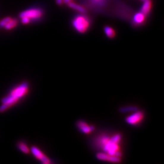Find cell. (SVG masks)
Here are the masks:
<instances>
[{
  "mask_svg": "<svg viewBox=\"0 0 164 164\" xmlns=\"http://www.w3.org/2000/svg\"><path fill=\"white\" fill-rule=\"evenodd\" d=\"M122 135L120 134H115L111 136L108 135H101L97 138L95 144L102 149L103 153L113 156L121 157L120 142Z\"/></svg>",
  "mask_w": 164,
  "mask_h": 164,
  "instance_id": "1",
  "label": "cell"
},
{
  "mask_svg": "<svg viewBox=\"0 0 164 164\" xmlns=\"http://www.w3.org/2000/svg\"><path fill=\"white\" fill-rule=\"evenodd\" d=\"M29 91V83L23 82L13 88L9 94L1 100L0 106V113L6 111L12 106L16 104L20 100L23 98Z\"/></svg>",
  "mask_w": 164,
  "mask_h": 164,
  "instance_id": "2",
  "label": "cell"
},
{
  "mask_svg": "<svg viewBox=\"0 0 164 164\" xmlns=\"http://www.w3.org/2000/svg\"><path fill=\"white\" fill-rule=\"evenodd\" d=\"M72 26L74 29L79 33H85L90 26L89 20L85 16H77L72 21Z\"/></svg>",
  "mask_w": 164,
  "mask_h": 164,
  "instance_id": "3",
  "label": "cell"
},
{
  "mask_svg": "<svg viewBox=\"0 0 164 164\" xmlns=\"http://www.w3.org/2000/svg\"><path fill=\"white\" fill-rule=\"evenodd\" d=\"M43 12L42 9L38 8L29 9L21 12L19 15L20 18L27 17L30 20H38L42 17Z\"/></svg>",
  "mask_w": 164,
  "mask_h": 164,
  "instance_id": "4",
  "label": "cell"
},
{
  "mask_svg": "<svg viewBox=\"0 0 164 164\" xmlns=\"http://www.w3.org/2000/svg\"><path fill=\"white\" fill-rule=\"evenodd\" d=\"M31 152L33 154V155L39 160H40L44 164H49L51 163L52 162L51 160V159L47 157L46 156H45V154L42 153V152L41 151V150L36 147V146H32L31 147Z\"/></svg>",
  "mask_w": 164,
  "mask_h": 164,
  "instance_id": "5",
  "label": "cell"
},
{
  "mask_svg": "<svg viewBox=\"0 0 164 164\" xmlns=\"http://www.w3.org/2000/svg\"><path fill=\"white\" fill-rule=\"evenodd\" d=\"M144 114L142 111H138L126 118V122L131 125H138L143 120Z\"/></svg>",
  "mask_w": 164,
  "mask_h": 164,
  "instance_id": "6",
  "label": "cell"
},
{
  "mask_svg": "<svg viewBox=\"0 0 164 164\" xmlns=\"http://www.w3.org/2000/svg\"><path fill=\"white\" fill-rule=\"evenodd\" d=\"M96 157L99 160L110 162L118 163L121 161V157L111 156V155L105 153H99L97 154Z\"/></svg>",
  "mask_w": 164,
  "mask_h": 164,
  "instance_id": "7",
  "label": "cell"
},
{
  "mask_svg": "<svg viewBox=\"0 0 164 164\" xmlns=\"http://www.w3.org/2000/svg\"><path fill=\"white\" fill-rule=\"evenodd\" d=\"M77 126L79 130L84 134H89L95 129V127L93 125H90L83 121L78 122Z\"/></svg>",
  "mask_w": 164,
  "mask_h": 164,
  "instance_id": "8",
  "label": "cell"
},
{
  "mask_svg": "<svg viewBox=\"0 0 164 164\" xmlns=\"http://www.w3.org/2000/svg\"><path fill=\"white\" fill-rule=\"evenodd\" d=\"M151 7H152L151 0H144V4L141 8L140 12L146 16L149 13L150 10H151Z\"/></svg>",
  "mask_w": 164,
  "mask_h": 164,
  "instance_id": "9",
  "label": "cell"
},
{
  "mask_svg": "<svg viewBox=\"0 0 164 164\" xmlns=\"http://www.w3.org/2000/svg\"><path fill=\"white\" fill-rule=\"evenodd\" d=\"M145 18V15H144L141 12H139L138 13H135V15L133 17V21L134 23L140 24L144 21Z\"/></svg>",
  "mask_w": 164,
  "mask_h": 164,
  "instance_id": "10",
  "label": "cell"
},
{
  "mask_svg": "<svg viewBox=\"0 0 164 164\" xmlns=\"http://www.w3.org/2000/svg\"><path fill=\"white\" fill-rule=\"evenodd\" d=\"M67 4L71 9H72L74 10H77V12H78L81 13H85L86 12V10L84 7H83L82 6L78 5V4H77L74 3H72V2L70 1V2H69L67 3Z\"/></svg>",
  "mask_w": 164,
  "mask_h": 164,
  "instance_id": "11",
  "label": "cell"
},
{
  "mask_svg": "<svg viewBox=\"0 0 164 164\" xmlns=\"http://www.w3.org/2000/svg\"><path fill=\"white\" fill-rule=\"evenodd\" d=\"M104 31L106 35L109 38H113L116 35V32L112 28V27L109 26H105L104 27Z\"/></svg>",
  "mask_w": 164,
  "mask_h": 164,
  "instance_id": "12",
  "label": "cell"
},
{
  "mask_svg": "<svg viewBox=\"0 0 164 164\" xmlns=\"http://www.w3.org/2000/svg\"><path fill=\"white\" fill-rule=\"evenodd\" d=\"M17 146H18V148L20 150L22 153H23L24 154H28L29 153L30 149L24 142H19L17 144Z\"/></svg>",
  "mask_w": 164,
  "mask_h": 164,
  "instance_id": "13",
  "label": "cell"
},
{
  "mask_svg": "<svg viewBox=\"0 0 164 164\" xmlns=\"http://www.w3.org/2000/svg\"><path fill=\"white\" fill-rule=\"evenodd\" d=\"M17 23H18V21L16 19H14V20L11 19L7 23H6L5 24L4 27L6 30L11 29L13 28V27H14L17 24Z\"/></svg>",
  "mask_w": 164,
  "mask_h": 164,
  "instance_id": "14",
  "label": "cell"
},
{
  "mask_svg": "<svg viewBox=\"0 0 164 164\" xmlns=\"http://www.w3.org/2000/svg\"><path fill=\"white\" fill-rule=\"evenodd\" d=\"M10 20H11V18L6 17V18L3 19L1 21H0V28H1V27H4L5 24L6 23H7Z\"/></svg>",
  "mask_w": 164,
  "mask_h": 164,
  "instance_id": "15",
  "label": "cell"
},
{
  "mask_svg": "<svg viewBox=\"0 0 164 164\" xmlns=\"http://www.w3.org/2000/svg\"><path fill=\"white\" fill-rule=\"evenodd\" d=\"M21 22L23 24H28L31 21V20L27 17H22L21 18Z\"/></svg>",
  "mask_w": 164,
  "mask_h": 164,
  "instance_id": "16",
  "label": "cell"
},
{
  "mask_svg": "<svg viewBox=\"0 0 164 164\" xmlns=\"http://www.w3.org/2000/svg\"><path fill=\"white\" fill-rule=\"evenodd\" d=\"M63 2V0H56V3L59 5H61Z\"/></svg>",
  "mask_w": 164,
  "mask_h": 164,
  "instance_id": "17",
  "label": "cell"
},
{
  "mask_svg": "<svg viewBox=\"0 0 164 164\" xmlns=\"http://www.w3.org/2000/svg\"><path fill=\"white\" fill-rule=\"evenodd\" d=\"M72 1V0H63V2H64V3H66V4H67L68 3L70 2V1Z\"/></svg>",
  "mask_w": 164,
  "mask_h": 164,
  "instance_id": "18",
  "label": "cell"
},
{
  "mask_svg": "<svg viewBox=\"0 0 164 164\" xmlns=\"http://www.w3.org/2000/svg\"><path fill=\"white\" fill-rule=\"evenodd\" d=\"M93 1L95 2H99V1H100V0H93Z\"/></svg>",
  "mask_w": 164,
  "mask_h": 164,
  "instance_id": "19",
  "label": "cell"
},
{
  "mask_svg": "<svg viewBox=\"0 0 164 164\" xmlns=\"http://www.w3.org/2000/svg\"><path fill=\"white\" fill-rule=\"evenodd\" d=\"M142 1H144V0H142Z\"/></svg>",
  "mask_w": 164,
  "mask_h": 164,
  "instance_id": "20",
  "label": "cell"
}]
</instances>
